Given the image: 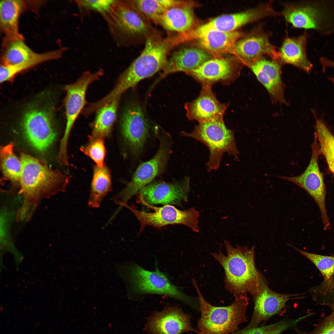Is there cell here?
Wrapping results in <instances>:
<instances>
[{
    "instance_id": "cell-22",
    "label": "cell",
    "mask_w": 334,
    "mask_h": 334,
    "mask_svg": "<svg viewBox=\"0 0 334 334\" xmlns=\"http://www.w3.org/2000/svg\"><path fill=\"white\" fill-rule=\"evenodd\" d=\"M228 105V104L222 103L218 101L211 87L204 86L202 87L198 96L186 102L184 107L188 118L199 123L223 117Z\"/></svg>"
},
{
    "instance_id": "cell-9",
    "label": "cell",
    "mask_w": 334,
    "mask_h": 334,
    "mask_svg": "<svg viewBox=\"0 0 334 334\" xmlns=\"http://www.w3.org/2000/svg\"><path fill=\"white\" fill-rule=\"evenodd\" d=\"M155 132L159 140V148L152 159L139 165L131 181L117 194L115 200L119 205L127 203L132 196L148 185L165 168L171 151V137L158 127L156 128Z\"/></svg>"
},
{
    "instance_id": "cell-14",
    "label": "cell",
    "mask_w": 334,
    "mask_h": 334,
    "mask_svg": "<svg viewBox=\"0 0 334 334\" xmlns=\"http://www.w3.org/2000/svg\"><path fill=\"white\" fill-rule=\"evenodd\" d=\"M190 180L185 177L173 182H157L147 185L139 192L137 203L144 205L156 204L181 206L188 201Z\"/></svg>"
},
{
    "instance_id": "cell-35",
    "label": "cell",
    "mask_w": 334,
    "mask_h": 334,
    "mask_svg": "<svg viewBox=\"0 0 334 334\" xmlns=\"http://www.w3.org/2000/svg\"><path fill=\"white\" fill-rule=\"evenodd\" d=\"M132 0L136 8L151 22L156 25L161 15L179 2V0Z\"/></svg>"
},
{
    "instance_id": "cell-3",
    "label": "cell",
    "mask_w": 334,
    "mask_h": 334,
    "mask_svg": "<svg viewBox=\"0 0 334 334\" xmlns=\"http://www.w3.org/2000/svg\"><path fill=\"white\" fill-rule=\"evenodd\" d=\"M102 15L118 46L144 44L148 37L158 32L132 0H114L109 11Z\"/></svg>"
},
{
    "instance_id": "cell-23",
    "label": "cell",
    "mask_w": 334,
    "mask_h": 334,
    "mask_svg": "<svg viewBox=\"0 0 334 334\" xmlns=\"http://www.w3.org/2000/svg\"><path fill=\"white\" fill-rule=\"evenodd\" d=\"M281 64L277 61L269 60L262 57L246 66L265 88L272 99L285 103L284 87L281 76Z\"/></svg>"
},
{
    "instance_id": "cell-43",
    "label": "cell",
    "mask_w": 334,
    "mask_h": 334,
    "mask_svg": "<svg viewBox=\"0 0 334 334\" xmlns=\"http://www.w3.org/2000/svg\"><path fill=\"white\" fill-rule=\"evenodd\" d=\"M333 289L334 290V279H333Z\"/></svg>"
},
{
    "instance_id": "cell-37",
    "label": "cell",
    "mask_w": 334,
    "mask_h": 334,
    "mask_svg": "<svg viewBox=\"0 0 334 334\" xmlns=\"http://www.w3.org/2000/svg\"><path fill=\"white\" fill-rule=\"evenodd\" d=\"M80 149L85 154L94 161L97 166L100 167L104 166L105 149L102 139L92 138L88 143L82 146Z\"/></svg>"
},
{
    "instance_id": "cell-5",
    "label": "cell",
    "mask_w": 334,
    "mask_h": 334,
    "mask_svg": "<svg viewBox=\"0 0 334 334\" xmlns=\"http://www.w3.org/2000/svg\"><path fill=\"white\" fill-rule=\"evenodd\" d=\"M119 270V274L128 285L129 296L163 295L190 305L194 300L172 284L157 268L150 271L133 263L122 265Z\"/></svg>"
},
{
    "instance_id": "cell-13",
    "label": "cell",
    "mask_w": 334,
    "mask_h": 334,
    "mask_svg": "<svg viewBox=\"0 0 334 334\" xmlns=\"http://www.w3.org/2000/svg\"><path fill=\"white\" fill-rule=\"evenodd\" d=\"M243 64L235 58L213 57L194 70L185 73L200 83L202 87H211L220 82L228 84L239 76Z\"/></svg>"
},
{
    "instance_id": "cell-41",
    "label": "cell",
    "mask_w": 334,
    "mask_h": 334,
    "mask_svg": "<svg viewBox=\"0 0 334 334\" xmlns=\"http://www.w3.org/2000/svg\"><path fill=\"white\" fill-rule=\"evenodd\" d=\"M329 306L332 309L331 314L330 315L334 319V304H330Z\"/></svg>"
},
{
    "instance_id": "cell-38",
    "label": "cell",
    "mask_w": 334,
    "mask_h": 334,
    "mask_svg": "<svg viewBox=\"0 0 334 334\" xmlns=\"http://www.w3.org/2000/svg\"><path fill=\"white\" fill-rule=\"evenodd\" d=\"M114 0H77L76 3L81 9L98 12L102 15L110 10Z\"/></svg>"
},
{
    "instance_id": "cell-36",
    "label": "cell",
    "mask_w": 334,
    "mask_h": 334,
    "mask_svg": "<svg viewBox=\"0 0 334 334\" xmlns=\"http://www.w3.org/2000/svg\"><path fill=\"white\" fill-rule=\"evenodd\" d=\"M303 320L302 317L296 319L284 318L275 323L253 328L246 327L234 334H281L290 329L294 330L298 323Z\"/></svg>"
},
{
    "instance_id": "cell-42",
    "label": "cell",
    "mask_w": 334,
    "mask_h": 334,
    "mask_svg": "<svg viewBox=\"0 0 334 334\" xmlns=\"http://www.w3.org/2000/svg\"><path fill=\"white\" fill-rule=\"evenodd\" d=\"M298 334H307V332H303L299 330L298 328L295 330Z\"/></svg>"
},
{
    "instance_id": "cell-15",
    "label": "cell",
    "mask_w": 334,
    "mask_h": 334,
    "mask_svg": "<svg viewBox=\"0 0 334 334\" xmlns=\"http://www.w3.org/2000/svg\"><path fill=\"white\" fill-rule=\"evenodd\" d=\"M264 12L259 6L245 11L221 15L210 19L191 32L182 35L184 43L197 40L212 31L230 32L251 22L263 18Z\"/></svg>"
},
{
    "instance_id": "cell-30",
    "label": "cell",
    "mask_w": 334,
    "mask_h": 334,
    "mask_svg": "<svg viewBox=\"0 0 334 334\" xmlns=\"http://www.w3.org/2000/svg\"><path fill=\"white\" fill-rule=\"evenodd\" d=\"M119 99H115L97 110L92 138L103 139L110 134L116 119Z\"/></svg>"
},
{
    "instance_id": "cell-27",
    "label": "cell",
    "mask_w": 334,
    "mask_h": 334,
    "mask_svg": "<svg viewBox=\"0 0 334 334\" xmlns=\"http://www.w3.org/2000/svg\"><path fill=\"white\" fill-rule=\"evenodd\" d=\"M25 4L22 0H1L0 26L5 35V40H24V37L19 31V19Z\"/></svg>"
},
{
    "instance_id": "cell-21",
    "label": "cell",
    "mask_w": 334,
    "mask_h": 334,
    "mask_svg": "<svg viewBox=\"0 0 334 334\" xmlns=\"http://www.w3.org/2000/svg\"><path fill=\"white\" fill-rule=\"evenodd\" d=\"M325 10L319 3H289L284 5L282 13L294 27L319 30L326 22Z\"/></svg>"
},
{
    "instance_id": "cell-32",
    "label": "cell",
    "mask_w": 334,
    "mask_h": 334,
    "mask_svg": "<svg viewBox=\"0 0 334 334\" xmlns=\"http://www.w3.org/2000/svg\"><path fill=\"white\" fill-rule=\"evenodd\" d=\"M314 135L317 139L321 152L328 169L334 176V135L320 119L316 117Z\"/></svg>"
},
{
    "instance_id": "cell-7",
    "label": "cell",
    "mask_w": 334,
    "mask_h": 334,
    "mask_svg": "<svg viewBox=\"0 0 334 334\" xmlns=\"http://www.w3.org/2000/svg\"><path fill=\"white\" fill-rule=\"evenodd\" d=\"M53 106L49 101L39 99L27 105L21 116L20 126L25 137L40 152L47 150L56 139Z\"/></svg>"
},
{
    "instance_id": "cell-2",
    "label": "cell",
    "mask_w": 334,
    "mask_h": 334,
    "mask_svg": "<svg viewBox=\"0 0 334 334\" xmlns=\"http://www.w3.org/2000/svg\"><path fill=\"white\" fill-rule=\"evenodd\" d=\"M144 44L141 54L122 73L114 88L107 95L109 100L120 97L141 80L163 71L169 53L176 47L172 35L163 37L158 31L148 37Z\"/></svg>"
},
{
    "instance_id": "cell-20",
    "label": "cell",
    "mask_w": 334,
    "mask_h": 334,
    "mask_svg": "<svg viewBox=\"0 0 334 334\" xmlns=\"http://www.w3.org/2000/svg\"><path fill=\"white\" fill-rule=\"evenodd\" d=\"M122 134L131 151L139 154L149 135V125L140 106L133 104L125 111L121 122Z\"/></svg>"
},
{
    "instance_id": "cell-19",
    "label": "cell",
    "mask_w": 334,
    "mask_h": 334,
    "mask_svg": "<svg viewBox=\"0 0 334 334\" xmlns=\"http://www.w3.org/2000/svg\"><path fill=\"white\" fill-rule=\"evenodd\" d=\"M199 6L198 3L193 1L181 0L161 15L157 25L163 28L168 34L188 33L199 26L194 11Z\"/></svg>"
},
{
    "instance_id": "cell-26",
    "label": "cell",
    "mask_w": 334,
    "mask_h": 334,
    "mask_svg": "<svg viewBox=\"0 0 334 334\" xmlns=\"http://www.w3.org/2000/svg\"><path fill=\"white\" fill-rule=\"evenodd\" d=\"M307 35L304 33L298 37L285 38L279 52L282 64H292L307 73L311 71L313 65L306 55Z\"/></svg>"
},
{
    "instance_id": "cell-25",
    "label": "cell",
    "mask_w": 334,
    "mask_h": 334,
    "mask_svg": "<svg viewBox=\"0 0 334 334\" xmlns=\"http://www.w3.org/2000/svg\"><path fill=\"white\" fill-rule=\"evenodd\" d=\"M244 35L236 30L230 32L210 31L197 39L199 47L214 57L225 54L235 56V45L238 40Z\"/></svg>"
},
{
    "instance_id": "cell-18",
    "label": "cell",
    "mask_w": 334,
    "mask_h": 334,
    "mask_svg": "<svg viewBox=\"0 0 334 334\" xmlns=\"http://www.w3.org/2000/svg\"><path fill=\"white\" fill-rule=\"evenodd\" d=\"M297 294H281L270 289L265 281L259 291L253 296L254 308L250 320L246 326L253 328L259 326L280 312L288 301Z\"/></svg>"
},
{
    "instance_id": "cell-24",
    "label": "cell",
    "mask_w": 334,
    "mask_h": 334,
    "mask_svg": "<svg viewBox=\"0 0 334 334\" xmlns=\"http://www.w3.org/2000/svg\"><path fill=\"white\" fill-rule=\"evenodd\" d=\"M213 56L199 47L182 46L174 51L168 58L167 65L160 77L163 78L170 74L186 73L194 70Z\"/></svg>"
},
{
    "instance_id": "cell-28",
    "label": "cell",
    "mask_w": 334,
    "mask_h": 334,
    "mask_svg": "<svg viewBox=\"0 0 334 334\" xmlns=\"http://www.w3.org/2000/svg\"><path fill=\"white\" fill-rule=\"evenodd\" d=\"M112 191L111 179L108 169L105 166H94L90 193L88 206L99 207L103 199Z\"/></svg>"
},
{
    "instance_id": "cell-16",
    "label": "cell",
    "mask_w": 334,
    "mask_h": 334,
    "mask_svg": "<svg viewBox=\"0 0 334 334\" xmlns=\"http://www.w3.org/2000/svg\"><path fill=\"white\" fill-rule=\"evenodd\" d=\"M269 37L261 27L255 28L247 35L237 42L235 57L246 66L264 55L280 62V54L270 43Z\"/></svg>"
},
{
    "instance_id": "cell-11",
    "label": "cell",
    "mask_w": 334,
    "mask_h": 334,
    "mask_svg": "<svg viewBox=\"0 0 334 334\" xmlns=\"http://www.w3.org/2000/svg\"><path fill=\"white\" fill-rule=\"evenodd\" d=\"M311 148L310 162L303 173L296 176L278 177L300 186L312 197L319 209L323 228L327 229L329 228L330 222L326 208V190L323 175L318 165V160L321 152L317 139L315 135Z\"/></svg>"
},
{
    "instance_id": "cell-39",
    "label": "cell",
    "mask_w": 334,
    "mask_h": 334,
    "mask_svg": "<svg viewBox=\"0 0 334 334\" xmlns=\"http://www.w3.org/2000/svg\"><path fill=\"white\" fill-rule=\"evenodd\" d=\"M307 334H334V319L330 315L323 319Z\"/></svg>"
},
{
    "instance_id": "cell-40",
    "label": "cell",
    "mask_w": 334,
    "mask_h": 334,
    "mask_svg": "<svg viewBox=\"0 0 334 334\" xmlns=\"http://www.w3.org/2000/svg\"><path fill=\"white\" fill-rule=\"evenodd\" d=\"M320 64L322 66V70L323 72L328 67L334 68V61L330 60L326 58L322 57L319 59ZM328 79L331 81L334 85V78L329 77Z\"/></svg>"
},
{
    "instance_id": "cell-12",
    "label": "cell",
    "mask_w": 334,
    "mask_h": 334,
    "mask_svg": "<svg viewBox=\"0 0 334 334\" xmlns=\"http://www.w3.org/2000/svg\"><path fill=\"white\" fill-rule=\"evenodd\" d=\"M103 74L104 71L101 69L94 73L85 72L76 81L65 86L64 89L66 92L65 103L66 123L60 145L59 150L61 152L67 151L69 135L76 119L85 104L86 93L88 86L99 79Z\"/></svg>"
},
{
    "instance_id": "cell-31",
    "label": "cell",
    "mask_w": 334,
    "mask_h": 334,
    "mask_svg": "<svg viewBox=\"0 0 334 334\" xmlns=\"http://www.w3.org/2000/svg\"><path fill=\"white\" fill-rule=\"evenodd\" d=\"M306 257L317 268L323 278L322 287L323 292L326 293L333 289L334 277V256L321 255L302 250L287 243Z\"/></svg>"
},
{
    "instance_id": "cell-34",
    "label": "cell",
    "mask_w": 334,
    "mask_h": 334,
    "mask_svg": "<svg viewBox=\"0 0 334 334\" xmlns=\"http://www.w3.org/2000/svg\"><path fill=\"white\" fill-rule=\"evenodd\" d=\"M13 147V143H10L1 148V166L6 177L12 181L19 182L22 170V162L14 153Z\"/></svg>"
},
{
    "instance_id": "cell-33",
    "label": "cell",
    "mask_w": 334,
    "mask_h": 334,
    "mask_svg": "<svg viewBox=\"0 0 334 334\" xmlns=\"http://www.w3.org/2000/svg\"><path fill=\"white\" fill-rule=\"evenodd\" d=\"M24 40L10 41L4 40L2 65H15L29 59L36 53L29 48Z\"/></svg>"
},
{
    "instance_id": "cell-1",
    "label": "cell",
    "mask_w": 334,
    "mask_h": 334,
    "mask_svg": "<svg viewBox=\"0 0 334 334\" xmlns=\"http://www.w3.org/2000/svg\"><path fill=\"white\" fill-rule=\"evenodd\" d=\"M226 251L211 253L223 268L225 273V287L235 297L252 296L259 290L265 281L256 269L255 260V246L249 248L237 245L233 246L224 241Z\"/></svg>"
},
{
    "instance_id": "cell-10",
    "label": "cell",
    "mask_w": 334,
    "mask_h": 334,
    "mask_svg": "<svg viewBox=\"0 0 334 334\" xmlns=\"http://www.w3.org/2000/svg\"><path fill=\"white\" fill-rule=\"evenodd\" d=\"M145 206L154 212H150L138 210L127 203L119 206L120 208L124 207L129 209L136 217L140 225L139 233L147 226L159 229L165 226L175 224L186 226L195 232L199 231L198 218L199 213L194 208L181 210L170 205L161 207L148 204Z\"/></svg>"
},
{
    "instance_id": "cell-4",
    "label": "cell",
    "mask_w": 334,
    "mask_h": 334,
    "mask_svg": "<svg viewBox=\"0 0 334 334\" xmlns=\"http://www.w3.org/2000/svg\"><path fill=\"white\" fill-rule=\"evenodd\" d=\"M198 296L201 316L198 323V334H230L246 322L249 299L246 296L235 297L225 306H212L205 299L196 280L192 281Z\"/></svg>"
},
{
    "instance_id": "cell-17",
    "label": "cell",
    "mask_w": 334,
    "mask_h": 334,
    "mask_svg": "<svg viewBox=\"0 0 334 334\" xmlns=\"http://www.w3.org/2000/svg\"><path fill=\"white\" fill-rule=\"evenodd\" d=\"M144 329L149 334H181L195 331L188 315L177 306L168 305L149 317Z\"/></svg>"
},
{
    "instance_id": "cell-29",
    "label": "cell",
    "mask_w": 334,
    "mask_h": 334,
    "mask_svg": "<svg viewBox=\"0 0 334 334\" xmlns=\"http://www.w3.org/2000/svg\"><path fill=\"white\" fill-rule=\"evenodd\" d=\"M65 48L46 52L37 53L29 59L15 65H1L0 66V82L8 81L21 72L43 62L61 58L65 50Z\"/></svg>"
},
{
    "instance_id": "cell-6",
    "label": "cell",
    "mask_w": 334,
    "mask_h": 334,
    "mask_svg": "<svg viewBox=\"0 0 334 334\" xmlns=\"http://www.w3.org/2000/svg\"><path fill=\"white\" fill-rule=\"evenodd\" d=\"M20 160L22 170L19 182L24 199L22 212L30 200L64 190L68 178L59 171L50 169L38 159L25 154H21Z\"/></svg>"
},
{
    "instance_id": "cell-8",
    "label": "cell",
    "mask_w": 334,
    "mask_h": 334,
    "mask_svg": "<svg viewBox=\"0 0 334 334\" xmlns=\"http://www.w3.org/2000/svg\"><path fill=\"white\" fill-rule=\"evenodd\" d=\"M181 134L183 136L195 139L207 147L210 151L207 163L210 170L219 168L225 153L238 159L239 152L236 145L233 132L226 126L223 117L199 123L195 127L192 132L182 131Z\"/></svg>"
}]
</instances>
